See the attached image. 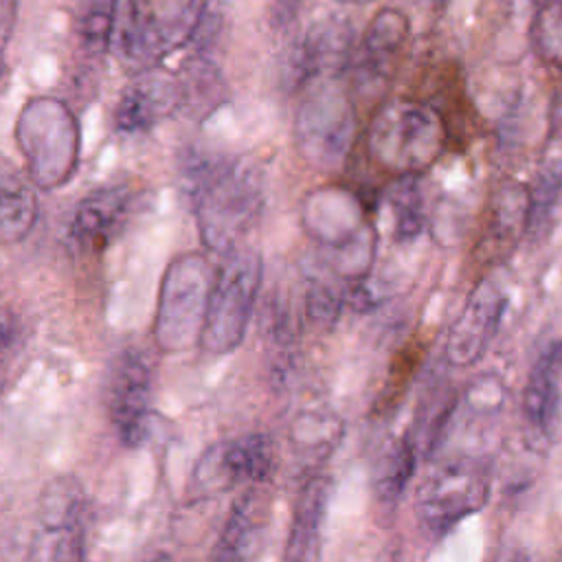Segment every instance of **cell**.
<instances>
[{"label": "cell", "mask_w": 562, "mask_h": 562, "mask_svg": "<svg viewBox=\"0 0 562 562\" xmlns=\"http://www.w3.org/2000/svg\"><path fill=\"white\" fill-rule=\"evenodd\" d=\"M134 206L127 184H105L79 200L70 217V239L83 252L105 250L125 228Z\"/></svg>", "instance_id": "2e32d148"}, {"label": "cell", "mask_w": 562, "mask_h": 562, "mask_svg": "<svg viewBox=\"0 0 562 562\" xmlns=\"http://www.w3.org/2000/svg\"><path fill=\"white\" fill-rule=\"evenodd\" d=\"M522 415L542 441L562 435V340L547 345L533 362L522 393Z\"/></svg>", "instance_id": "ac0fdd59"}, {"label": "cell", "mask_w": 562, "mask_h": 562, "mask_svg": "<svg viewBox=\"0 0 562 562\" xmlns=\"http://www.w3.org/2000/svg\"><path fill=\"white\" fill-rule=\"evenodd\" d=\"M547 149H549V156H562V88L555 92L549 108Z\"/></svg>", "instance_id": "836d02e7"}, {"label": "cell", "mask_w": 562, "mask_h": 562, "mask_svg": "<svg viewBox=\"0 0 562 562\" xmlns=\"http://www.w3.org/2000/svg\"><path fill=\"white\" fill-rule=\"evenodd\" d=\"M408 37V15L395 7L380 9L367 24L360 44L353 50L349 64L353 86L364 94L384 90V86H389V81L397 72Z\"/></svg>", "instance_id": "4fadbf2b"}, {"label": "cell", "mask_w": 562, "mask_h": 562, "mask_svg": "<svg viewBox=\"0 0 562 562\" xmlns=\"http://www.w3.org/2000/svg\"><path fill=\"white\" fill-rule=\"evenodd\" d=\"M426 2H428V4H432V7H439V4H441V2H446V0H426Z\"/></svg>", "instance_id": "f35d334b"}, {"label": "cell", "mask_w": 562, "mask_h": 562, "mask_svg": "<svg viewBox=\"0 0 562 562\" xmlns=\"http://www.w3.org/2000/svg\"><path fill=\"white\" fill-rule=\"evenodd\" d=\"M527 231L531 241L547 239L562 222V156H549L527 187Z\"/></svg>", "instance_id": "cb8c5ba5"}, {"label": "cell", "mask_w": 562, "mask_h": 562, "mask_svg": "<svg viewBox=\"0 0 562 562\" xmlns=\"http://www.w3.org/2000/svg\"><path fill=\"white\" fill-rule=\"evenodd\" d=\"M529 42L542 64L562 68V0H544L531 15Z\"/></svg>", "instance_id": "83f0119b"}, {"label": "cell", "mask_w": 562, "mask_h": 562, "mask_svg": "<svg viewBox=\"0 0 562 562\" xmlns=\"http://www.w3.org/2000/svg\"><path fill=\"white\" fill-rule=\"evenodd\" d=\"M18 18V2L15 0H0V79L7 70V46L13 35Z\"/></svg>", "instance_id": "d6a6232c"}, {"label": "cell", "mask_w": 562, "mask_h": 562, "mask_svg": "<svg viewBox=\"0 0 562 562\" xmlns=\"http://www.w3.org/2000/svg\"><path fill=\"white\" fill-rule=\"evenodd\" d=\"M110 22L112 0H86L77 15V40L83 55L101 59L110 53Z\"/></svg>", "instance_id": "f1b7e54d"}, {"label": "cell", "mask_w": 562, "mask_h": 562, "mask_svg": "<svg viewBox=\"0 0 562 562\" xmlns=\"http://www.w3.org/2000/svg\"><path fill=\"white\" fill-rule=\"evenodd\" d=\"M180 178L206 250L222 257L239 248L263 209L259 165L244 156L189 149L180 158Z\"/></svg>", "instance_id": "6da1fadb"}, {"label": "cell", "mask_w": 562, "mask_h": 562, "mask_svg": "<svg viewBox=\"0 0 562 562\" xmlns=\"http://www.w3.org/2000/svg\"><path fill=\"white\" fill-rule=\"evenodd\" d=\"M505 303L507 296L492 277L476 283L446 338V358L450 364L470 367L487 351L501 325Z\"/></svg>", "instance_id": "5bb4252c"}, {"label": "cell", "mask_w": 562, "mask_h": 562, "mask_svg": "<svg viewBox=\"0 0 562 562\" xmlns=\"http://www.w3.org/2000/svg\"><path fill=\"white\" fill-rule=\"evenodd\" d=\"M176 112H180L176 77L151 68L136 72L119 92L112 110V125L123 136H140Z\"/></svg>", "instance_id": "9a60e30c"}, {"label": "cell", "mask_w": 562, "mask_h": 562, "mask_svg": "<svg viewBox=\"0 0 562 562\" xmlns=\"http://www.w3.org/2000/svg\"><path fill=\"white\" fill-rule=\"evenodd\" d=\"M417 463V448L411 437H400L393 441L375 472V498L382 505H395L406 490Z\"/></svg>", "instance_id": "484cf974"}, {"label": "cell", "mask_w": 562, "mask_h": 562, "mask_svg": "<svg viewBox=\"0 0 562 562\" xmlns=\"http://www.w3.org/2000/svg\"><path fill=\"white\" fill-rule=\"evenodd\" d=\"M301 9V0H270V24L274 29H288Z\"/></svg>", "instance_id": "e575fe53"}, {"label": "cell", "mask_w": 562, "mask_h": 562, "mask_svg": "<svg viewBox=\"0 0 562 562\" xmlns=\"http://www.w3.org/2000/svg\"><path fill=\"white\" fill-rule=\"evenodd\" d=\"M301 220L305 233L331 252L345 274H364L371 263L375 235L358 195L345 187H321L305 195Z\"/></svg>", "instance_id": "8992f818"}, {"label": "cell", "mask_w": 562, "mask_h": 562, "mask_svg": "<svg viewBox=\"0 0 562 562\" xmlns=\"http://www.w3.org/2000/svg\"><path fill=\"white\" fill-rule=\"evenodd\" d=\"M33 555L35 562H83L86 558V494L70 474L50 479L42 490Z\"/></svg>", "instance_id": "30bf717a"}, {"label": "cell", "mask_w": 562, "mask_h": 562, "mask_svg": "<svg viewBox=\"0 0 562 562\" xmlns=\"http://www.w3.org/2000/svg\"><path fill=\"white\" fill-rule=\"evenodd\" d=\"M151 397L154 373L147 356L138 349L121 351L110 364L105 404L110 422L127 448H138L147 439Z\"/></svg>", "instance_id": "8fae6325"}, {"label": "cell", "mask_w": 562, "mask_h": 562, "mask_svg": "<svg viewBox=\"0 0 562 562\" xmlns=\"http://www.w3.org/2000/svg\"><path fill=\"white\" fill-rule=\"evenodd\" d=\"M268 527V503L257 490L233 503L213 551V562H257Z\"/></svg>", "instance_id": "d6986e66"}, {"label": "cell", "mask_w": 562, "mask_h": 562, "mask_svg": "<svg viewBox=\"0 0 562 562\" xmlns=\"http://www.w3.org/2000/svg\"><path fill=\"white\" fill-rule=\"evenodd\" d=\"M389 209L393 215V235L400 241H411L424 231V198L417 176H400L389 193Z\"/></svg>", "instance_id": "4316f807"}, {"label": "cell", "mask_w": 562, "mask_h": 562, "mask_svg": "<svg viewBox=\"0 0 562 562\" xmlns=\"http://www.w3.org/2000/svg\"><path fill=\"white\" fill-rule=\"evenodd\" d=\"M356 132V105L349 88L340 83V77L312 83L292 123L299 156L316 171H338L351 154Z\"/></svg>", "instance_id": "277c9868"}, {"label": "cell", "mask_w": 562, "mask_h": 562, "mask_svg": "<svg viewBox=\"0 0 562 562\" xmlns=\"http://www.w3.org/2000/svg\"><path fill=\"white\" fill-rule=\"evenodd\" d=\"M173 77L180 94V112L191 119H206L226 99L224 77L204 50L191 53Z\"/></svg>", "instance_id": "7402d4cb"}, {"label": "cell", "mask_w": 562, "mask_h": 562, "mask_svg": "<svg viewBox=\"0 0 562 562\" xmlns=\"http://www.w3.org/2000/svg\"><path fill=\"white\" fill-rule=\"evenodd\" d=\"M353 35V24L342 15H327L310 24L288 57L285 83L290 90L340 77L356 50Z\"/></svg>", "instance_id": "7c38bea8"}, {"label": "cell", "mask_w": 562, "mask_h": 562, "mask_svg": "<svg viewBox=\"0 0 562 562\" xmlns=\"http://www.w3.org/2000/svg\"><path fill=\"white\" fill-rule=\"evenodd\" d=\"M215 0H178L158 24L160 57L165 59L187 46L204 50L211 33L215 31Z\"/></svg>", "instance_id": "603a6c76"}, {"label": "cell", "mask_w": 562, "mask_h": 562, "mask_svg": "<svg viewBox=\"0 0 562 562\" xmlns=\"http://www.w3.org/2000/svg\"><path fill=\"white\" fill-rule=\"evenodd\" d=\"M338 2H342V4H369L373 0H338Z\"/></svg>", "instance_id": "74e56055"}, {"label": "cell", "mask_w": 562, "mask_h": 562, "mask_svg": "<svg viewBox=\"0 0 562 562\" xmlns=\"http://www.w3.org/2000/svg\"><path fill=\"white\" fill-rule=\"evenodd\" d=\"M290 435L299 452L307 457H327L340 437V424L334 415L305 413L296 417Z\"/></svg>", "instance_id": "f546056e"}, {"label": "cell", "mask_w": 562, "mask_h": 562, "mask_svg": "<svg viewBox=\"0 0 562 562\" xmlns=\"http://www.w3.org/2000/svg\"><path fill=\"white\" fill-rule=\"evenodd\" d=\"M158 24L151 0H112L110 53L134 75L156 68L162 61Z\"/></svg>", "instance_id": "e0dca14e"}, {"label": "cell", "mask_w": 562, "mask_h": 562, "mask_svg": "<svg viewBox=\"0 0 562 562\" xmlns=\"http://www.w3.org/2000/svg\"><path fill=\"white\" fill-rule=\"evenodd\" d=\"M340 301L325 283H312L307 290V314L318 323H331L338 316Z\"/></svg>", "instance_id": "1f68e13d"}, {"label": "cell", "mask_w": 562, "mask_h": 562, "mask_svg": "<svg viewBox=\"0 0 562 562\" xmlns=\"http://www.w3.org/2000/svg\"><path fill=\"white\" fill-rule=\"evenodd\" d=\"M151 562H162V560H160V558H158V560H151Z\"/></svg>", "instance_id": "ab89813d"}, {"label": "cell", "mask_w": 562, "mask_h": 562, "mask_svg": "<svg viewBox=\"0 0 562 562\" xmlns=\"http://www.w3.org/2000/svg\"><path fill=\"white\" fill-rule=\"evenodd\" d=\"M40 202L33 182L0 154V244L24 241L37 224Z\"/></svg>", "instance_id": "ffe728a7"}, {"label": "cell", "mask_w": 562, "mask_h": 562, "mask_svg": "<svg viewBox=\"0 0 562 562\" xmlns=\"http://www.w3.org/2000/svg\"><path fill=\"white\" fill-rule=\"evenodd\" d=\"M373 162L397 176H419L446 149L441 114L415 99L395 97L378 105L367 130Z\"/></svg>", "instance_id": "3957f363"}, {"label": "cell", "mask_w": 562, "mask_h": 562, "mask_svg": "<svg viewBox=\"0 0 562 562\" xmlns=\"http://www.w3.org/2000/svg\"><path fill=\"white\" fill-rule=\"evenodd\" d=\"M503 2L514 18L527 15V20H531V15L544 4V0H503Z\"/></svg>", "instance_id": "d590c367"}, {"label": "cell", "mask_w": 562, "mask_h": 562, "mask_svg": "<svg viewBox=\"0 0 562 562\" xmlns=\"http://www.w3.org/2000/svg\"><path fill=\"white\" fill-rule=\"evenodd\" d=\"M509 562H529V555H525L522 551H518V553H514V555L509 558Z\"/></svg>", "instance_id": "8d00e7d4"}, {"label": "cell", "mask_w": 562, "mask_h": 562, "mask_svg": "<svg viewBox=\"0 0 562 562\" xmlns=\"http://www.w3.org/2000/svg\"><path fill=\"white\" fill-rule=\"evenodd\" d=\"M261 279L263 261L257 250L239 246L222 255V261L213 272L198 340L206 353L226 356L241 345L252 318Z\"/></svg>", "instance_id": "5b68a950"}, {"label": "cell", "mask_w": 562, "mask_h": 562, "mask_svg": "<svg viewBox=\"0 0 562 562\" xmlns=\"http://www.w3.org/2000/svg\"><path fill=\"white\" fill-rule=\"evenodd\" d=\"M527 187L516 180L501 182L490 200V217L485 237L492 252L512 250L527 231Z\"/></svg>", "instance_id": "d4e9b609"}, {"label": "cell", "mask_w": 562, "mask_h": 562, "mask_svg": "<svg viewBox=\"0 0 562 562\" xmlns=\"http://www.w3.org/2000/svg\"><path fill=\"white\" fill-rule=\"evenodd\" d=\"M24 345L26 329L22 318L9 307H0V391L9 378L11 367L20 358Z\"/></svg>", "instance_id": "4dcf8cb0"}, {"label": "cell", "mask_w": 562, "mask_h": 562, "mask_svg": "<svg viewBox=\"0 0 562 562\" xmlns=\"http://www.w3.org/2000/svg\"><path fill=\"white\" fill-rule=\"evenodd\" d=\"M13 138L35 189L55 191L75 178L81 162V125L64 99H26L15 116Z\"/></svg>", "instance_id": "7a4b0ae2"}, {"label": "cell", "mask_w": 562, "mask_h": 562, "mask_svg": "<svg viewBox=\"0 0 562 562\" xmlns=\"http://www.w3.org/2000/svg\"><path fill=\"white\" fill-rule=\"evenodd\" d=\"M213 272L202 252H182L167 263L154 316V340L162 351L176 353L200 340Z\"/></svg>", "instance_id": "52a82bcc"}, {"label": "cell", "mask_w": 562, "mask_h": 562, "mask_svg": "<svg viewBox=\"0 0 562 562\" xmlns=\"http://www.w3.org/2000/svg\"><path fill=\"white\" fill-rule=\"evenodd\" d=\"M274 441L266 432H244L211 443L195 461L189 492L209 498L241 483H263L274 472Z\"/></svg>", "instance_id": "9c48e42d"}, {"label": "cell", "mask_w": 562, "mask_h": 562, "mask_svg": "<svg viewBox=\"0 0 562 562\" xmlns=\"http://www.w3.org/2000/svg\"><path fill=\"white\" fill-rule=\"evenodd\" d=\"M329 498V479H310L294 503L285 542V562H316L321 549V527Z\"/></svg>", "instance_id": "44dd1931"}, {"label": "cell", "mask_w": 562, "mask_h": 562, "mask_svg": "<svg viewBox=\"0 0 562 562\" xmlns=\"http://www.w3.org/2000/svg\"><path fill=\"white\" fill-rule=\"evenodd\" d=\"M490 483V465L483 459L461 457L439 465L417 490L419 525L435 536L446 533L487 503Z\"/></svg>", "instance_id": "ba28073f"}]
</instances>
